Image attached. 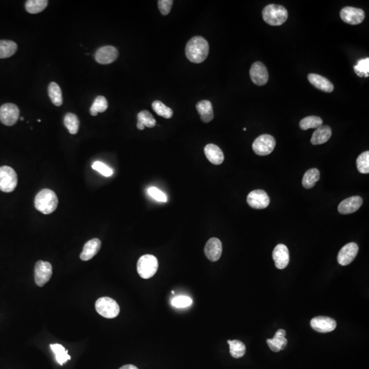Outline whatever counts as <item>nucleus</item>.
I'll return each mask as SVG.
<instances>
[{"label": "nucleus", "instance_id": "1", "mask_svg": "<svg viewBox=\"0 0 369 369\" xmlns=\"http://www.w3.org/2000/svg\"><path fill=\"white\" fill-rule=\"evenodd\" d=\"M209 52L208 42L202 36H194L186 45V56L190 61L196 64H199L205 61L208 56Z\"/></svg>", "mask_w": 369, "mask_h": 369}, {"label": "nucleus", "instance_id": "2", "mask_svg": "<svg viewBox=\"0 0 369 369\" xmlns=\"http://www.w3.org/2000/svg\"><path fill=\"white\" fill-rule=\"evenodd\" d=\"M58 199L56 194L52 190L43 189L36 196L34 205L36 209L43 214L52 213L57 209Z\"/></svg>", "mask_w": 369, "mask_h": 369}, {"label": "nucleus", "instance_id": "3", "mask_svg": "<svg viewBox=\"0 0 369 369\" xmlns=\"http://www.w3.org/2000/svg\"><path fill=\"white\" fill-rule=\"evenodd\" d=\"M263 20L273 26L283 24L288 19V11L282 6L269 5L264 8L262 12Z\"/></svg>", "mask_w": 369, "mask_h": 369}, {"label": "nucleus", "instance_id": "4", "mask_svg": "<svg viewBox=\"0 0 369 369\" xmlns=\"http://www.w3.org/2000/svg\"><path fill=\"white\" fill-rule=\"evenodd\" d=\"M158 267V260L155 256L145 255L142 256L138 260L137 271L142 278L149 279L156 274Z\"/></svg>", "mask_w": 369, "mask_h": 369}, {"label": "nucleus", "instance_id": "5", "mask_svg": "<svg viewBox=\"0 0 369 369\" xmlns=\"http://www.w3.org/2000/svg\"><path fill=\"white\" fill-rule=\"evenodd\" d=\"M95 309L101 316L107 319H114L120 313V307L114 299L109 297L98 299L95 303Z\"/></svg>", "mask_w": 369, "mask_h": 369}, {"label": "nucleus", "instance_id": "6", "mask_svg": "<svg viewBox=\"0 0 369 369\" xmlns=\"http://www.w3.org/2000/svg\"><path fill=\"white\" fill-rule=\"evenodd\" d=\"M18 182L14 169L9 166L0 167V190L4 192L14 191Z\"/></svg>", "mask_w": 369, "mask_h": 369}, {"label": "nucleus", "instance_id": "7", "mask_svg": "<svg viewBox=\"0 0 369 369\" xmlns=\"http://www.w3.org/2000/svg\"><path fill=\"white\" fill-rule=\"evenodd\" d=\"M276 147V140L273 136L263 134L255 140L253 145L254 152L260 156H266L272 153Z\"/></svg>", "mask_w": 369, "mask_h": 369}, {"label": "nucleus", "instance_id": "8", "mask_svg": "<svg viewBox=\"0 0 369 369\" xmlns=\"http://www.w3.org/2000/svg\"><path fill=\"white\" fill-rule=\"evenodd\" d=\"M53 270L51 263L38 261L34 268V280L36 284L42 287L47 284L52 276Z\"/></svg>", "mask_w": 369, "mask_h": 369}, {"label": "nucleus", "instance_id": "9", "mask_svg": "<svg viewBox=\"0 0 369 369\" xmlns=\"http://www.w3.org/2000/svg\"><path fill=\"white\" fill-rule=\"evenodd\" d=\"M19 107L13 103H6L0 107V121L7 126L16 124L19 118Z\"/></svg>", "mask_w": 369, "mask_h": 369}, {"label": "nucleus", "instance_id": "10", "mask_svg": "<svg viewBox=\"0 0 369 369\" xmlns=\"http://www.w3.org/2000/svg\"><path fill=\"white\" fill-rule=\"evenodd\" d=\"M247 202L252 208L263 209L270 205V200L268 194L262 190H254L249 194Z\"/></svg>", "mask_w": 369, "mask_h": 369}, {"label": "nucleus", "instance_id": "11", "mask_svg": "<svg viewBox=\"0 0 369 369\" xmlns=\"http://www.w3.org/2000/svg\"><path fill=\"white\" fill-rule=\"evenodd\" d=\"M250 76L253 83L257 86H264L268 82V69L261 61H256L252 65Z\"/></svg>", "mask_w": 369, "mask_h": 369}, {"label": "nucleus", "instance_id": "12", "mask_svg": "<svg viewBox=\"0 0 369 369\" xmlns=\"http://www.w3.org/2000/svg\"><path fill=\"white\" fill-rule=\"evenodd\" d=\"M340 16L343 22L350 25L360 24L365 18L364 12L362 9L349 7L343 8Z\"/></svg>", "mask_w": 369, "mask_h": 369}, {"label": "nucleus", "instance_id": "13", "mask_svg": "<svg viewBox=\"0 0 369 369\" xmlns=\"http://www.w3.org/2000/svg\"><path fill=\"white\" fill-rule=\"evenodd\" d=\"M118 56V51L113 46H103L96 51L95 58L101 65H109L114 63Z\"/></svg>", "mask_w": 369, "mask_h": 369}, {"label": "nucleus", "instance_id": "14", "mask_svg": "<svg viewBox=\"0 0 369 369\" xmlns=\"http://www.w3.org/2000/svg\"><path fill=\"white\" fill-rule=\"evenodd\" d=\"M358 251V245L356 243H349L346 244L338 253V263L343 265V266L350 264L356 257Z\"/></svg>", "mask_w": 369, "mask_h": 369}, {"label": "nucleus", "instance_id": "15", "mask_svg": "<svg viewBox=\"0 0 369 369\" xmlns=\"http://www.w3.org/2000/svg\"><path fill=\"white\" fill-rule=\"evenodd\" d=\"M311 326L315 331L320 333H328L335 330L336 322L330 317L319 316L311 320Z\"/></svg>", "mask_w": 369, "mask_h": 369}, {"label": "nucleus", "instance_id": "16", "mask_svg": "<svg viewBox=\"0 0 369 369\" xmlns=\"http://www.w3.org/2000/svg\"><path fill=\"white\" fill-rule=\"evenodd\" d=\"M272 257L276 268L283 270L289 263V249L284 244H278L273 251Z\"/></svg>", "mask_w": 369, "mask_h": 369}, {"label": "nucleus", "instance_id": "17", "mask_svg": "<svg viewBox=\"0 0 369 369\" xmlns=\"http://www.w3.org/2000/svg\"><path fill=\"white\" fill-rule=\"evenodd\" d=\"M222 253V244L218 238H211L207 242L205 254L207 259L212 262L218 261Z\"/></svg>", "mask_w": 369, "mask_h": 369}, {"label": "nucleus", "instance_id": "18", "mask_svg": "<svg viewBox=\"0 0 369 369\" xmlns=\"http://www.w3.org/2000/svg\"><path fill=\"white\" fill-rule=\"evenodd\" d=\"M362 199L358 196L348 198L339 204L338 210L341 214H350L358 210L362 205Z\"/></svg>", "mask_w": 369, "mask_h": 369}, {"label": "nucleus", "instance_id": "19", "mask_svg": "<svg viewBox=\"0 0 369 369\" xmlns=\"http://www.w3.org/2000/svg\"><path fill=\"white\" fill-rule=\"evenodd\" d=\"M101 241L99 239H92L86 242L84 246L83 251L80 254L81 260L88 261L93 258L100 251Z\"/></svg>", "mask_w": 369, "mask_h": 369}, {"label": "nucleus", "instance_id": "20", "mask_svg": "<svg viewBox=\"0 0 369 369\" xmlns=\"http://www.w3.org/2000/svg\"><path fill=\"white\" fill-rule=\"evenodd\" d=\"M285 336V330L280 329L276 332L274 338L267 340V343L271 350L274 352H279L280 351L283 350L287 345V340Z\"/></svg>", "mask_w": 369, "mask_h": 369}, {"label": "nucleus", "instance_id": "21", "mask_svg": "<svg viewBox=\"0 0 369 369\" xmlns=\"http://www.w3.org/2000/svg\"><path fill=\"white\" fill-rule=\"evenodd\" d=\"M205 154L208 160L213 164H222L224 160V155L222 150L213 144H209L205 147Z\"/></svg>", "mask_w": 369, "mask_h": 369}, {"label": "nucleus", "instance_id": "22", "mask_svg": "<svg viewBox=\"0 0 369 369\" xmlns=\"http://www.w3.org/2000/svg\"><path fill=\"white\" fill-rule=\"evenodd\" d=\"M307 79L312 85L322 91L332 92L334 90V87L332 82L320 75L311 74L307 76Z\"/></svg>", "mask_w": 369, "mask_h": 369}, {"label": "nucleus", "instance_id": "23", "mask_svg": "<svg viewBox=\"0 0 369 369\" xmlns=\"http://www.w3.org/2000/svg\"><path fill=\"white\" fill-rule=\"evenodd\" d=\"M332 136V129L329 126H322L317 129L311 138V143L313 145H320L326 143Z\"/></svg>", "mask_w": 369, "mask_h": 369}, {"label": "nucleus", "instance_id": "24", "mask_svg": "<svg viewBox=\"0 0 369 369\" xmlns=\"http://www.w3.org/2000/svg\"><path fill=\"white\" fill-rule=\"evenodd\" d=\"M196 107L203 122L208 123L214 118L212 104L208 100L199 101Z\"/></svg>", "mask_w": 369, "mask_h": 369}, {"label": "nucleus", "instance_id": "25", "mask_svg": "<svg viewBox=\"0 0 369 369\" xmlns=\"http://www.w3.org/2000/svg\"><path fill=\"white\" fill-rule=\"evenodd\" d=\"M17 48V43L12 40H0V59L13 56L16 53Z\"/></svg>", "mask_w": 369, "mask_h": 369}, {"label": "nucleus", "instance_id": "26", "mask_svg": "<svg viewBox=\"0 0 369 369\" xmlns=\"http://www.w3.org/2000/svg\"><path fill=\"white\" fill-rule=\"evenodd\" d=\"M320 172L318 169L312 168L305 172L302 179V184L305 189H311L320 180Z\"/></svg>", "mask_w": 369, "mask_h": 369}, {"label": "nucleus", "instance_id": "27", "mask_svg": "<svg viewBox=\"0 0 369 369\" xmlns=\"http://www.w3.org/2000/svg\"><path fill=\"white\" fill-rule=\"evenodd\" d=\"M48 94L51 102L55 106H60L63 104V94L58 84L55 82L50 83L48 87Z\"/></svg>", "mask_w": 369, "mask_h": 369}, {"label": "nucleus", "instance_id": "28", "mask_svg": "<svg viewBox=\"0 0 369 369\" xmlns=\"http://www.w3.org/2000/svg\"><path fill=\"white\" fill-rule=\"evenodd\" d=\"M230 346V353L234 358H241L245 355L246 347L245 344L239 340L227 341Z\"/></svg>", "mask_w": 369, "mask_h": 369}, {"label": "nucleus", "instance_id": "29", "mask_svg": "<svg viewBox=\"0 0 369 369\" xmlns=\"http://www.w3.org/2000/svg\"><path fill=\"white\" fill-rule=\"evenodd\" d=\"M47 0H28L26 3V9L30 14L41 13L47 7Z\"/></svg>", "mask_w": 369, "mask_h": 369}, {"label": "nucleus", "instance_id": "30", "mask_svg": "<svg viewBox=\"0 0 369 369\" xmlns=\"http://www.w3.org/2000/svg\"><path fill=\"white\" fill-rule=\"evenodd\" d=\"M50 347L55 353V358L58 364L63 365L70 360L71 356L68 354V351L63 345L59 344H51Z\"/></svg>", "mask_w": 369, "mask_h": 369}, {"label": "nucleus", "instance_id": "31", "mask_svg": "<svg viewBox=\"0 0 369 369\" xmlns=\"http://www.w3.org/2000/svg\"><path fill=\"white\" fill-rule=\"evenodd\" d=\"M323 126V120L320 117L311 116L303 118L299 122V128L302 130L309 129H318Z\"/></svg>", "mask_w": 369, "mask_h": 369}, {"label": "nucleus", "instance_id": "32", "mask_svg": "<svg viewBox=\"0 0 369 369\" xmlns=\"http://www.w3.org/2000/svg\"><path fill=\"white\" fill-rule=\"evenodd\" d=\"M64 123L65 127L71 134L75 135L78 132L79 128H80V120L76 114L68 113L65 115Z\"/></svg>", "mask_w": 369, "mask_h": 369}, {"label": "nucleus", "instance_id": "33", "mask_svg": "<svg viewBox=\"0 0 369 369\" xmlns=\"http://www.w3.org/2000/svg\"><path fill=\"white\" fill-rule=\"evenodd\" d=\"M108 103L103 96H99L94 101L93 104L90 107V113L92 116H97L98 113H103L107 110Z\"/></svg>", "mask_w": 369, "mask_h": 369}, {"label": "nucleus", "instance_id": "34", "mask_svg": "<svg viewBox=\"0 0 369 369\" xmlns=\"http://www.w3.org/2000/svg\"><path fill=\"white\" fill-rule=\"evenodd\" d=\"M152 107L157 115L163 117V118L170 119L173 116L172 109L167 107L160 101H155L152 104Z\"/></svg>", "mask_w": 369, "mask_h": 369}, {"label": "nucleus", "instance_id": "35", "mask_svg": "<svg viewBox=\"0 0 369 369\" xmlns=\"http://www.w3.org/2000/svg\"><path fill=\"white\" fill-rule=\"evenodd\" d=\"M138 122L147 128H152L156 126V120L153 115L147 110H142L138 114Z\"/></svg>", "mask_w": 369, "mask_h": 369}, {"label": "nucleus", "instance_id": "36", "mask_svg": "<svg viewBox=\"0 0 369 369\" xmlns=\"http://www.w3.org/2000/svg\"><path fill=\"white\" fill-rule=\"evenodd\" d=\"M357 168L362 174L369 172V152L365 151L360 154L356 160Z\"/></svg>", "mask_w": 369, "mask_h": 369}, {"label": "nucleus", "instance_id": "37", "mask_svg": "<svg viewBox=\"0 0 369 369\" xmlns=\"http://www.w3.org/2000/svg\"><path fill=\"white\" fill-rule=\"evenodd\" d=\"M354 71L355 74L359 77H364V78H368L369 76V58L366 57V58L361 59L360 60L357 61V64L355 65Z\"/></svg>", "mask_w": 369, "mask_h": 369}, {"label": "nucleus", "instance_id": "38", "mask_svg": "<svg viewBox=\"0 0 369 369\" xmlns=\"http://www.w3.org/2000/svg\"><path fill=\"white\" fill-rule=\"evenodd\" d=\"M92 168L93 170L97 171L102 175L106 176V177L111 176L112 175L113 173H114L112 169L109 168L105 163L101 162V161H95V162H94L93 164L92 165Z\"/></svg>", "mask_w": 369, "mask_h": 369}, {"label": "nucleus", "instance_id": "39", "mask_svg": "<svg viewBox=\"0 0 369 369\" xmlns=\"http://www.w3.org/2000/svg\"><path fill=\"white\" fill-rule=\"evenodd\" d=\"M192 304V299L188 296H178V297L173 298L172 300L173 306L178 307V309H183V307L190 306Z\"/></svg>", "mask_w": 369, "mask_h": 369}, {"label": "nucleus", "instance_id": "40", "mask_svg": "<svg viewBox=\"0 0 369 369\" xmlns=\"http://www.w3.org/2000/svg\"><path fill=\"white\" fill-rule=\"evenodd\" d=\"M148 194L151 198L155 199V201L161 202V203H166L168 201V198L164 192L159 190L158 188L155 187L149 188L147 190Z\"/></svg>", "mask_w": 369, "mask_h": 369}, {"label": "nucleus", "instance_id": "41", "mask_svg": "<svg viewBox=\"0 0 369 369\" xmlns=\"http://www.w3.org/2000/svg\"><path fill=\"white\" fill-rule=\"evenodd\" d=\"M173 5L172 0H159L158 7L161 15H168L170 13Z\"/></svg>", "mask_w": 369, "mask_h": 369}, {"label": "nucleus", "instance_id": "42", "mask_svg": "<svg viewBox=\"0 0 369 369\" xmlns=\"http://www.w3.org/2000/svg\"><path fill=\"white\" fill-rule=\"evenodd\" d=\"M119 369H139L137 366H134L133 364H127L124 366H121Z\"/></svg>", "mask_w": 369, "mask_h": 369}, {"label": "nucleus", "instance_id": "43", "mask_svg": "<svg viewBox=\"0 0 369 369\" xmlns=\"http://www.w3.org/2000/svg\"><path fill=\"white\" fill-rule=\"evenodd\" d=\"M137 128L139 130H145V127L143 126V125L142 124V123H140L139 122H138L137 123Z\"/></svg>", "mask_w": 369, "mask_h": 369}, {"label": "nucleus", "instance_id": "44", "mask_svg": "<svg viewBox=\"0 0 369 369\" xmlns=\"http://www.w3.org/2000/svg\"><path fill=\"white\" fill-rule=\"evenodd\" d=\"M20 120H24V118H23V117H21V118H20Z\"/></svg>", "mask_w": 369, "mask_h": 369}, {"label": "nucleus", "instance_id": "45", "mask_svg": "<svg viewBox=\"0 0 369 369\" xmlns=\"http://www.w3.org/2000/svg\"><path fill=\"white\" fill-rule=\"evenodd\" d=\"M172 294H174V293H175V292H174V291H172Z\"/></svg>", "mask_w": 369, "mask_h": 369}, {"label": "nucleus", "instance_id": "46", "mask_svg": "<svg viewBox=\"0 0 369 369\" xmlns=\"http://www.w3.org/2000/svg\"><path fill=\"white\" fill-rule=\"evenodd\" d=\"M243 131H246V128H244Z\"/></svg>", "mask_w": 369, "mask_h": 369}]
</instances>
